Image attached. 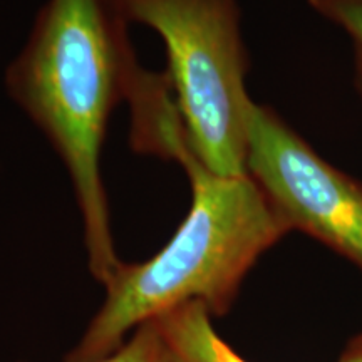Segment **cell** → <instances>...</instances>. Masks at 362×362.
I'll return each instance as SVG.
<instances>
[{
	"label": "cell",
	"mask_w": 362,
	"mask_h": 362,
	"mask_svg": "<svg viewBox=\"0 0 362 362\" xmlns=\"http://www.w3.org/2000/svg\"><path fill=\"white\" fill-rule=\"evenodd\" d=\"M115 0H49L7 67L6 88L64 163L84 220L89 269L106 285L119 269L101 156L107 124L141 74Z\"/></svg>",
	"instance_id": "6da1fadb"
},
{
	"label": "cell",
	"mask_w": 362,
	"mask_h": 362,
	"mask_svg": "<svg viewBox=\"0 0 362 362\" xmlns=\"http://www.w3.org/2000/svg\"><path fill=\"white\" fill-rule=\"evenodd\" d=\"M170 160L187 171L192 205L171 240L141 264H121L107 296L67 362H96L119 349L124 334L189 300L228 312L242 282L291 226L248 173L216 175L178 139Z\"/></svg>",
	"instance_id": "7a4b0ae2"
},
{
	"label": "cell",
	"mask_w": 362,
	"mask_h": 362,
	"mask_svg": "<svg viewBox=\"0 0 362 362\" xmlns=\"http://www.w3.org/2000/svg\"><path fill=\"white\" fill-rule=\"evenodd\" d=\"M129 22L161 35L189 153L216 175L247 173L253 101L237 0H115Z\"/></svg>",
	"instance_id": "3957f363"
},
{
	"label": "cell",
	"mask_w": 362,
	"mask_h": 362,
	"mask_svg": "<svg viewBox=\"0 0 362 362\" xmlns=\"http://www.w3.org/2000/svg\"><path fill=\"white\" fill-rule=\"evenodd\" d=\"M245 168L291 230L362 270V181L324 160L265 104H252Z\"/></svg>",
	"instance_id": "277c9868"
},
{
	"label": "cell",
	"mask_w": 362,
	"mask_h": 362,
	"mask_svg": "<svg viewBox=\"0 0 362 362\" xmlns=\"http://www.w3.org/2000/svg\"><path fill=\"white\" fill-rule=\"evenodd\" d=\"M203 302L189 300L156 315L171 362H247L221 341Z\"/></svg>",
	"instance_id": "5b68a950"
},
{
	"label": "cell",
	"mask_w": 362,
	"mask_h": 362,
	"mask_svg": "<svg viewBox=\"0 0 362 362\" xmlns=\"http://www.w3.org/2000/svg\"><path fill=\"white\" fill-rule=\"evenodd\" d=\"M96 362H171L168 346L156 319L139 324L133 339L126 346Z\"/></svg>",
	"instance_id": "8992f818"
},
{
	"label": "cell",
	"mask_w": 362,
	"mask_h": 362,
	"mask_svg": "<svg viewBox=\"0 0 362 362\" xmlns=\"http://www.w3.org/2000/svg\"><path fill=\"white\" fill-rule=\"evenodd\" d=\"M312 11L341 27L362 54V0H307Z\"/></svg>",
	"instance_id": "52a82bcc"
},
{
	"label": "cell",
	"mask_w": 362,
	"mask_h": 362,
	"mask_svg": "<svg viewBox=\"0 0 362 362\" xmlns=\"http://www.w3.org/2000/svg\"><path fill=\"white\" fill-rule=\"evenodd\" d=\"M339 362H362V332L357 334L339 357Z\"/></svg>",
	"instance_id": "ba28073f"
},
{
	"label": "cell",
	"mask_w": 362,
	"mask_h": 362,
	"mask_svg": "<svg viewBox=\"0 0 362 362\" xmlns=\"http://www.w3.org/2000/svg\"><path fill=\"white\" fill-rule=\"evenodd\" d=\"M354 84L362 101V54L356 52L354 57Z\"/></svg>",
	"instance_id": "9c48e42d"
}]
</instances>
